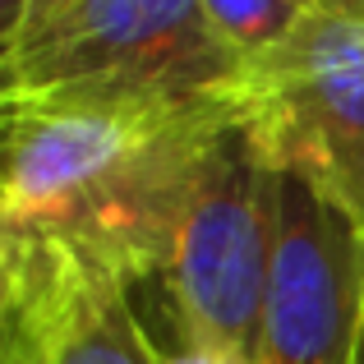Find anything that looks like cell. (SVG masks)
<instances>
[{
  "mask_svg": "<svg viewBox=\"0 0 364 364\" xmlns=\"http://www.w3.org/2000/svg\"><path fill=\"white\" fill-rule=\"evenodd\" d=\"M157 364H258L240 355V350H222V346H203V341H176L161 350L157 346Z\"/></svg>",
  "mask_w": 364,
  "mask_h": 364,
  "instance_id": "cell-9",
  "label": "cell"
},
{
  "mask_svg": "<svg viewBox=\"0 0 364 364\" xmlns=\"http://www.w3.org/2000/svg\"><path fill=\"white\" fill-rule=\"evenodd\" d=\"M60 364H157V341L143 332L134 304H120Z\"/></svg>",
  "mask_w": 364,
  "mask_h": 364,
  "instance_id": "cell-7",
  "label": "cell"
},
{
  "mask_svg": "<svg viewBox=\"0 0 364 364\" xmlns=\"http://www.w3.org/2000/svg\"><path fill=\"white\" fill-rule=\"evenodd\" d=\"M360 364H364V332H360Z\"/></svg>",
  "mask_w": 364,
  "mask_h": 364,
  "instance_id": "cell-10",
  "label": "cell"
},
{
  "mask_svg": "<svg viewBox=\"0 0 364 364\" xmlns=\"http://www.w3.org/2000/svg\"><path fill=\"white\" fill-rule=\"evenodd\" d=\"M272 240L277 171L254 148L245 120H235L198 171L161 272L180 341H203L258 360Z\"/></svg>",
  "mask_w": 364,
  "mask_h": 364,
  "instance_id": "cell-4",
  "label": "cell"
},
{
  "mask_svg": "<svg viewBox=\"0 0 364 364\" xmlns=\"http://www.w3.org/2000/svg\"><path fill=\"white\" fill-rule=\"evenodd\" d=\"M65 5H70V0H0V51L14 46L23 33H33L37 23H46V18Z\"/></svg>",
  "mask_w": 364,
  "mask_h": 364,
  "instance_id": "cell-8",
  "label": "cell"
},
{
  "mask_svg": "<svg viewBox=\"0 0 364 364\" xmlns=\"http://www.w3.org/2000/svg\"><path fill=\"white\" fill-rule=\"evenodd\" d=\"M208 14V23L217 28L226 46L245 60L263 55L267 46H277L304 14L314 9V0H198Z\"/></svg>",
  "mask_w": 364,
  "mask_h": 364,
  "instance_id": "cell-6",
  "label": "cell"
},
{
  "mask_svg": "<svg viewBox=\"0 0 364 364\" xmlns=\"http://www.w3.org/2000/svg\"><path fill=\"white\" fill-rule=\"evenodd\" d=\"M364 226L309 180L277 171V240L258 364H360Z\"/></svg>",
  "mask_w": 364,
  "mask_h": 364,
  "instance_id": "cell-5",
  "label": "cell"
},
{
  "mask_svg": "<svg viewBox=\"0 0 364 364\" xmlns=\"http://www.w3.org/2000/svg\"><path fill=\"white\" fill-rule=\"evenodd\" d=\"M240 74L198 0H70L0 51L5 102H203Z\"/></svg>",
  "mask_w": 364,
  "mask_h": 364,
  "instance_id": "cell-2",
  "label": "cell"
},
{
  "mask_svg": "<svg viewBox=\"0 0 364 364\" xmlns=\"http://www.w3.org/2000/svg\"><path fill=\"white\" fill-rule=\"evenodd\" d=\"M240 120L282 176H300L364 226V0H318L245 60Z\"/></svg>",
  "mask_w": 364,
  "mask_h": 364,
  "instance_id": "cell-3",
  "label": "cell"
},
{
  "mask_svg": "<svg viewBox=\"0 0 364 364\" xmlns=\"http://www.w3.org/2000/svg\"><path fill=\"white\" fill-rule=\"evenodd\" d=\"M240 97L5 102L0 364H60L161 282L185 203Z\"/></svg>",
  "mask_w": 364,
  "mask_h": 364,
  "instance_id": "cell-1",
  "label": "cell"
},
{
  "mask_svg": "<svg viewBox=\"0 0 364 364\" xmlns=\"http://www.w3.org/2000/svg\"><path fill=\"white\" fill-rule=\"evenodd\" d=\"M314 5H318V0H314Z\"/></svg>",
  "mask_w": 364,
  "mask_h": 364,
  "instance_id": "cell-11",
  "label": "cell"
}]
</instances>
